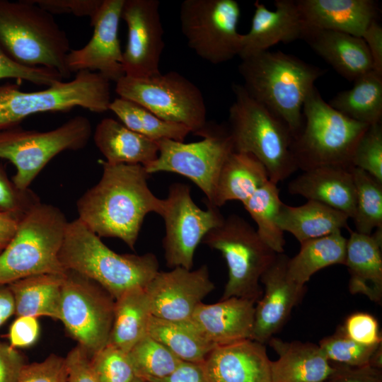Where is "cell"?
<instances>
[{
	"mask_svg": "<svg viewBox=\"0 0 382 382\" xmlns=\"http://www.w3.org/2000/svg\"><path fill=\"white\" fill-rule=\"evenodd\" d=\"M202 368L207 382H272L265 344L250 339L216 346Z\"/></svg>",
	"mask_w": 382,
	"mask_h": 382,
	"instance_id": "cell-20",
	"label": "cell"
},
{
	"mask_svg": "<svg viewBox=\"0 0 382 382\" xmlns=\"http://www.w3.org/2000/svg\"><path fill=\"white\" fill-rule=\"evenodd\" d=\"M147 334L183 361L202 364L216 347L190 320L173 321L152 316Z\"/></svg>",
	"mask_w": 382,
	"mask_h": 382,
	"instance_id": "cell-35",
	"label": "cell"
},
{
	"mask_svg": "<svg viewBox=\"0 0 382 382\" xmlns=\"http://www.w3.org/2000/svg\"><path fill=\"white\" fill-rule=\"evenodd\" d=\"M267 342L279 355L270 361L272 382H324L335 371L318 345L274 337Z\"/></svg>",
	"mask_w": 382,
	"mask_h": 382,
	"instance_id": "cell-26",
	"label": "cell"
},
{
	"mask_svg": "<svg viewBox=\"0 0 382 382\" xmlns=\"http://www.w3.org/2000/svg\"><path fill=\"white\" fill-rule=\"evenodd\" d=\"M352 168L320 166L303 171L289 183L287 191L307 200L326 204L352 219L356 198Z\"/></svg>",
	"mask_w": 382,
	"mask_h": 382,
	"instance_id": "cell-23",
	"label": "cell"
},
{
	"mask_svg": "<svg viewBox=\"0 0 382 382\" xmlns=\"http://www.w3.org/2000/svg\"><path fill=\"white\" fill-rule=\"evenodd\" d=\"M102 164L99 182L77 200L78 219L100 238H120L134 250L145 216H161L163 199L150 190L142 165Z\"/></svg>",
	"mask_w": 382,
	"mask_h": 382,
	"instance_id": "cell-1",
	"label": "cell"
},
{
	"mask_svg": "<svg viewBox=\"0 0 382 382\" xmlns=\"http://www.w3.org/2000/svg\"><path fill=\"white\" fill-rule=\"evenodd\" d=\"M301 40L349 81L354 82L374 70L371 55L361 37L306 25Z\"/></svg>",
	"mask_w": 382,
	"mask_h": 382,
	"instance_id": "cell-24",
	"label": "cell"
},
{
	"mask_svg": "<svg viewBox=\"0 0 382 382\" xmlns=\"http://www.w3.org/2000/svg\"><path fill=\"white\" fill-rule=\"evenodd\" d=\"M282 201L277 184L270 180L257 189L243 205L257 225L260 239L274 253H284V231L277 224V216Z\"/></svg>",
	"mask_w": 382,
	"mask_h": 382,
	"instance_id": "cell-36",
	"label": "cell"
},
{
	"mask_svg": "<svg viewBox=\"0 0 382 382\" xmlns=\"http://www.w3.org/2000/svg\"><path fill=\"white\" fill-rule=\"evenodd\" d=\"M352 165L382 183L381 122L369 125L362 134L354 149Z\"/></svg>",
	"mask_w": 382,
	"mask_h": 382,
	"instance_id": "cell-42",
	"label": "cell"
},
{
	"mask_svg": "<svg viewBox=\"0 0 382 382\" xmlns=\"http://www.w3.org/2000/svg\"><path fill=\"white\" fill-rule=\"evenodd\" d=\"M91 134L90 120L83 115L47 132L16 127L0 130V158L14 165L12 182L18 190H26L52 158L64 151L84 148Z\"/></svg>",
	"mask_w": 382,
	"mask_h": 382,
	"instance_id": "cell-10",
	"label": "cell"
},
{
	"mask_svg": "<svg viewBox=\"0 0 382 382\" xmlns=\"http://www.w3.org/2000/svg\"><path fill=\"white\" fill-rule=\"evenodd\" d=\"M275 9L269 10L256 1L249 31L243 34L238 56L241 59L279 42L289 43L301 40L306 28L296 0H276Z\"/></svg>",
	"mask_w": 382,
	"mask_h": 382,
	"instance_id": "cell-21",
	"label": "cell"
},
{
	"mask_svg": "<svg viewBox=\"0 0 382 382\" xmlns=\"http://www.w3.org/2000/svg\"><path fill=\"white\" fill-rule=\"evenodd\" d=\"M268 180L267 170L257 158L233 151L219 173L211 204L219 208L233 200L243 204Z\"/></svg>",
	"mask_w": 382,
	"mask_h": 382,
	"instance_id": "cell-29",
	"label": "cell"
},
{
	"mask_svg": "<svg viewBox=\"0 0 382 382\" xmlns=\"http://www.w3.org/2000/svg\"><path fill=\"white\" fill-rule=\"evenodd\" d=\"M365 345L351 339L342 325L334 334L322 339L318 345L331 362L351 367L369 364L371 358L381 345Z\"/></svg>",
	"mask_w": 382,
	"mask_h": 382,
	"instance_id": "cell-40",
	"label": "cell"
},
{
	"mask_svg": "<svg viewBox=\"0 0 382 382\" xmlns=\"http://www.w3.org/2000/svg\"><path fill=\"white\" fill-rule=\"evenodd\" d=\"M51 14L69 13L78 17L94 18L103 0H31Z\"/></svg>",
	"mask_w": 382,
	"mask_h": 382,
	"instance_id": "cell-47",
	"label": "cell"
},
{
	"mask_svg": "<svg viewBox=\"0 0 382 382\" xmlns=\"http://www.w3.org/2000/svg\"><path fill=\"white\" fill-rule=\"evenodd\" d=\"M65 358L67 382H98L91 366L90 356L81 347L77 345Z\"/></svg>",
	"mask_w": 382,
	"mask_h": 382,
	"instance_id": "cell-48",
	"label": "cell"
},
{
	"mask_svg": "<svg viewBox=\"0 0 382 382\" xmlns=\"http://www.w3.org/2000/svg\"><path fill=\"white\" fill-rule=\"evenodd\" d=\"M109 110L129 129L155 141L167 139L184 142L191 132L186 126L162 120L143 106L120 97L111 101Z\"/></svg>",
	"mask_w": 382,
	"mask_h": 382,
	"instance_id": "cell-37",
	"label": "cell"
},
{
	"mask_svg": "<svg viewBox=\"0 0 382 382\" xmlns=\"http://www.w3.org/2000/svg\"><path fill=\"white\" fill-rule=\"evenodd\" d=\"M235 100L228 110V129L233 151L253 155L265 166L269 180L278 184L296 172L286 125L250 97L243 85L233 83Z\"/></svg>",
	"mask_w": 382,
	"mask_h": 382,
	"instance_id": "cell-6",
	"label": "cell"
},
{
	"mask_svg": "<svg viewBox=\"0 0 382 382\" xmlns=\"http://www.w3.org/2000/svg\"><path fill=\"white\" fill-rule=\"evenodd\" d=\"M202 243L219 251L226 262L228 278L221 299L261 298L260 278L277 253L258 236L256 230L241 216L233 214L210 230Z\"/></svg>",
	"mask_w": 382,
	"mask_h": 382,
	"instance_id": "cell-9",
	"label": "cell"
},
{
	"mask_svg": "<svg viewBox=\"0 0 382 382\" xmlns=\"http://www.w3.org/2000/svg\"><path fill=\"white\" fill-rule=\"evenodd\" d=\"M235 0H185L180 4L181 30L189 47L199 57L219 64L238 56L243 34Z\"/></svg>",
	"mask_w": 382,
	"mask_h": 382,
	"instance_id": "cell-14",
	"label": "cell"
},
{
	"mask_svg": "<svg viewBox=\"0 0 382 382\" xmlns=\"http://www.w3.org/2000/svg\"><path fill=\"white\" fill-rule=\"evenodd\" d=\"M57 207L38 202L21 218L0 254V285L42 274H64L59 252L68 224Z\"/></svg>",
	"mask_w": 382,
	"mask_h": 382,
	"instance_id": "cell-7",
	"label": "cell"
},
{
	"mask_svg": "<svg viewBox=\"0 0 382 382\" xmlns=\"http://www.w3.org/2000/svg\"><path fill=\"white\" fill-rule=\"evenodd\" d=\"M296 4L306 26L361 37L378 13L373 0H296Z\"/></svg>",
	"mask_w": 382,
	"mask_h": 382,
	"instance_id": "cell-25",
	"label": "cell"
},
{
	"mask_svg": "<svg viewBox=\"0 0 382 382\" xmlns=\"http://www.w3.org/2000/svg\"><path fill=\"white\" fill-rule=\"evenodd\" d=\"M25 364L23 356L16 348L0 342V382H17Z\"/></svg>",
	"mask_w": 382,
	"mask_h": 382,
	"instance_id": "cell-50",
	"label": "cell"
},
{
	"mask_svg": "<svg viewBox=\"0 0 382 382\" xmlns=\"http://www.w3.org/2000/svg\"><path fill=\"white\" fill-rule=\"evenodd\" d=\"M125 0H103L91 25L93 33L88 42L69 51L66 65L70 73L97 72L115 83L125 76L119 39V24Z\"/></svg>",
	"mask_w": 382,
	"mask_h": 382,
	"instance_id": "cell-17",
	"label": "cell"
},
{
	"mask_svg": "<svg viewBox=\"0 0 382 382\" xmlns=\"http://www.w3.org/2000/svg\"><path fill=\"white\" fill-rule=\"evenodd\" d=\"M59 257L65 270L94 281L115 300L131 289L145 288L159 271L154 253H117L78 218L68 222Z\"/></svg>",
	"mask_w": 382,
	"mask_h": 382,
	"instance_id": "cell-3",
	"label": "cell"
},
{
	"mask_svg": "<svg viewBox=\"0 0 382 382\" xmlns=\"http://www.w3.org/2000/svg\"><path fill=\"white\" fill-rule=\"evenodd\" d=\"M13 315L15 305L12 293L8 285H0V327Z\"/></svg>",
	"mask_w": 382,
	"mask_h": 382,
	"instance_id": "cell-55",
	"label": "cell"
},
{
	"mask_svg": "<svg viewBox=\"0 0 382 382\" xmlns=\"http://www.w3.org/2000/svg\"><path fill=\"white\" fill-rule=\"evenodd\" d=\"M382 228L371 234L351 231L347 240L345 265L349 273V289L378 304L382 303Z\"/></svg>",
	"mask_w": 382,
	"mask_h": 382,
	"instance_id": "cell-27",
	"label": "cell"
},
{
	"mask_svg": "<svg viewBox=\"0 0 382 382\" xmlns=\"http://www.w3.org/2000/svg\"><path fill=\"white\" fill-rule=\"evenodd\" d=\"M324 382H330L329 381H324Z\"/></svg>",
	"mask_w": 382,
	"mask_h": 382,
	"instance_id": "cell-58",
	"label": "cell"
},
{
	"mask_svg": "<svg viewBox=\"0 0 382 382\" xmlns=\"http://www.w3.org/2000/svg\"><path fill=\"white\" fill-rule=\"evenodd\" d=\"M355 185V210L352 220L355 231L371 234L382 228V183L368 173L353 167Z\"/></svg>",
	"mask_w": 382,
	"mask_h": 382,
	"instance_id": "cell-38",
	"label": "cell"
},
{
	"mask_svg": "<svg viewBox=\"0 0 382 382\" xmlns=\"http://www.w3.org/2000/svg\"><path fill=\"white\" fill-rule=\"evenodd\" d=\"M215 289L207 265L158 271L145 287L152 315L173 321L188 320L202 300Z\"/></svg>",
	"mask_w": 382,
	"mask_h": 382,
	"instance_id": "cell-18",
	"label": "cell"
},
{
	"mask_svg": "<svg viewBox=\"0 0 382 382\" xmlns=\"http://www.w3.org/2000/svg\"><path fill=\"white\" fill-rule=\"evenodd\" d=\"M132 382H143V381L140 378L136 376Z\"/></svg>",
	"mask_w": 382,
	"mask_h": 382,
	"instance_id": "cell-57",
	"label": "cell"
},
{
	"mask_svg": "<svg viewBox=\"0 0 382 382\" xmlns=\"http://www.w3.org/2000/svg\"><path fill=\"white\" fill-rule=\"evenodd\" d=\"M21 217L0 209V254L14 236Z\"/></svg>",
	"mask_w": 382,
	"mask_h": 382,
	"instance_id": "cell-54",
	"label": "cell"
},
{
	"mask_svg": "<svg viewBox=\"0 0 382 382\" xmlns=\"http://www.w3.org/2000/svg\"><path fill=\"white\" fill-rule=\"evenodd\" d=\"M39 332L37 318L17 316L8 331L10 345L14 348L30 346L37 340Z\"/></svg>",
	"mask_w": 382,
	"mask_h": 382,
	"instance_id": "cell-49",
	"label": "cell"
},
{
	"mask_svg": "<svg viewBox=\"0 0 382 382\" xmlns=\"http://www.w3.org/2000/svg\"><path fill=\"white\" fill-rule=\"evenodd\" d=\"M16 79L49 87L62 81L61 74L43 66H27L11 59L0 47V79Z\"/></svg>",
	"mask_w": 382,
	"mask_h": 382,
	"instance_id": "cell-43",
	"label": "cell"
},
{
	"mask_svg": "<svg viewBox=\"0 0 382 382\" xmlns=\"http://www.w3.org/2000/svg\"><path fill=\"white\" fill-rule=\"evenodd\" d=\"M204 139L196 142L161 139L158 141L157 158L144 168L148 174L169 172L192 180L212 202L221 168L233 145L228 127L207 123L197 134Z\"/></svg>",
	"mask_w": 382,
	"mask_h": 382,
	"instance_id": "cell-12",
	"label": "cell"
},
{
	"mask_svg": "<svg viewBox=\"0 0 382 382\" xmlns=\"http://www.w3.org/2000/svg\"><path fill=\"white\" fill-rule=\"evenodd\" d=\"M90 363L98 382H132L136 377L128 352L110 345L90 357Z\"/></svg>",
	"mask_w": 382,
	"mask_h": 382,
	"instance_id": "cell-41",
	"label": "cell"
},
{
	"mask_svg": "<svg viewBox=\"0 0 382 382\" xmlns=\"http://www.w3.org/2000/svg\"><path fill=\"white\" fill-rule=\"evenodd\" d=\"M204 203L206 209L195 203L186 184L175 183L169 186L161 216L165 223L163 248L168 267L192 270L198 245L210 230L223 221L219 208L207 200Z\"/></svg>",
	"mask_w": 382,
	"mask_h": 382,
	"instance_id": "cell-15",
	"label": "cell"
},
{
	"mask_svg": "<svg viewBox=\"0 0 382 382\" xmlns=\"http://www.w3.org/2000/svg\"><path fill=\"white\" fill-rule=\"evenodd\" d=\"M369 126L334 109L315 86L303 103L301 128L292 137L291 151L298 170L352 168L354 149Z\"/></svg>",
	"mask_w": 382,
	"mask_h": 382,
	"instance_id": "cell-5",
	"label": "cell"
},
{
	"mask_svg": "<svg viewBox=\"0 0 382 382\" xmlns=\"http://www.w3.org/2000/svg\"><path fill=\"white\" fill-rule=\"evenodd\" d=\"M349 217L345 213L323 203L307 200L293 207L282 202L277 224L282 231L293 235L300 243L323 237L342 228H348Z\"/></svg>",
	"mask_w": 382,
	"mask_h": 382,
	"instance_id": "cell-30",
	"label": "cell"
},
{
	"mask_svg": "<svg viewBox=\"0 0 382 382\" xmlns=\"http://www.w3.org/2000/svg\"><path fill=\"white\" fill-rule=\"evenodd\" d=\"M115 301L98 283L76 272L66 271L59 320L70 336L90 357L108 344Z\"/></svg>",
	"mask_w": 382,
	"mask_h": 382,
	"instance_id": "cell-13",
	"label": "cell"
},
{
	"mask_svg": "<svg viewBox=\"0 0 382 382\" xmlns=\"http://www.w3.org/2000/svg\"><path fill=\"white\" fill-rule=\"evenodd\" d=\"M158 0H125L121 19L127 24V42L122 53L125 76L147 78L161 74L163 28Z\"/></svg>",
	"mask_w": 382,
	"mask_h": 382,
	"instance_id": "cell-16",
	"label": "cell"
},
{
	"mask_svg": "<svg viewBox=\"0 0 382 382\" xmlns=\"http://www.w3.org/2000/svg\"><path fill=\"white\" fill-rule=\"evenodd\" d=\"M110 81L97 72L81 71L67 82L25 92L16 85L0 86V130L17 127L24 119L46 112H66L76 107L101 113L111 103Z\"/></svg>",
	"mask_w": 382,
	"mask_h": 382,
	"instance_id": "cell-8",
	"label": "cell"
},
{
	"mask_svg": "<svg viewBox=\"0 0 382 382\" xmlns=\"http://www.w3.org/2000/svg\"><path fill=\"white\" fill-rule=\"evenodd\" d=\"M64 274L33 275L8 284L13 297L15 315L59 320Z\"/></svg>",
	"mask_w": 382,
	"mask_h": 382,
	"instance_id": "cell-31",
	"label": "cell"
},
{
	"mask_svg": "<svg viewBox=\"0 0 382 382\" xmlns=\"http://www.w3.org/2000/svg\"><path fill=\"white\" fill-rule=\"evenodd\" d=\"M342 326L347 335L359 343L365 345L382 343L378 321L369 313L352 314L346 319Z\"/></svg>",
	"mask_w": 382,
	"mask_h": 382,
	"instance_id": "cell-46",
	"label": "cell"
},
{
	"mask_svg": "<svg viewBox=\"0 0 382 382\" xmlns=\"http://www.w3.org/2000/svg\"><path fill=\"white\" fill-rule=\"evenodd\" d=\"M364 40L373 62V69L382 74V27L374 20L363 33Z\"/></svg>",
	"mask_w": 382,
	"mask_h": 382,
	"instance_id": "cell-53",
	"label": "cell"
},
{
	"mask_svg": "<svg viewBox=\"0 0 382 382\" xmlns=\"http://www.w3.org/2000/svg\"><path fill=\"white\" fill-rule=\"evenodd\" d=\"M347 240L339 231L300 243L299 253L287 260L288 278L305 286L318 271L333 265H345Z\"/></svg>",
	"mask_w": 382,
	"mask_h": 382,
	"instance_id": "cell-33",
	"label": "cell"
},
{
	"mask_svg": "<svg viewBox=\"0 0 382 382\" xmlns=\"http://www.w3.org/2000/svg\"><path fill=\"white\" fill-rule=\"evenodd\" d=\"M255 303L238 297L221 299L212 304L201 303L190 320L216 346L251 340Z\"/></svg>",
	"mask_w": 382,
	"mask_h": 382,
	"instance_id": "cell-22",
	"label": "cell"
},
{
	"mask_svg": "<svg viewBox=\"0 0 382 382\" xmlns=\"http://www.w3.org/2000/svg\"><path fill=\"white\" fill-rule=\"evenodd\" d=\"M0 47L21 64L52 69L63 79L71 75L66 32L52 14L31 0H0Z\"/></svg>",
	"mask_w": 382,
	"mask_h": 382,
	"instance_id": "cell-4",
	"label": "cell"
},
{
	"mask_svg": "<svg viewBox=\"0 0 382 382\" xmlns=\"http://www.w3.org/2000/svg\"><path fill=\"white\" fill-rule=\"evenodd\" d=\"M238 71L248 95L281 119L293 137L302 124L303 103L326 69L281 51L266 50L241 59Z\"/></svg>",
	"mask_w": 382,
	"mask_h": 382,
	"instance_id": "cell-2",
	"label": "cell"
},
{
	"mask_svg": "<svg viewBox=\"0 0 382 382\" xmlns=\"http://www.w3.org/2000/svg\"><path fill=\"white\" fill-rule=\"evenodd\" d=\"M30 190H18L0 168V209L23 216L33 206L40 202Z\"/></svg>",
	"mask_w": 382,
	"mask_h": 382,
	"instance_id": "cell-45",
	"label": "cell"
},
{
	"mask_svg": "<svg viewBox=\"0 0 382 382\" xmlns=\"http://www.w3.org/2000/svg\"><path fill=\"white\" fill-rule=\"evenodd\" d=\"M135 376L142 381L170 374L183 361L160 342L148 334L129 351Z\"/></svg>",
	"mask_w": 382,
	"mask_h": 382,
	"instance_id": "cell-39",
	"label": "cell"
},
{
	"mask_svg": "<svg viewBox=\"0 0 382 382\" xmlns=\"http://www.w3.org/2000/svg\"><path fill=\"white\" fill-rule=\"evenodd\" d=\"M355 121L371 125L381 122L382 74L371 70L354 81L352 88L337 93L328 103Z\"/></svg>",
	"mask_w": 382,
	"mask_h": 382,
	"instance_id": "cell-34",
	"label": "cell"
},
{
	"mask_svg": "<svg viewBox=\"0 0 382 382\" xmlns=\"http://www.w3.org/2000/svg\"><path fill=\"white\" fill-rule=\"evenodd\" d=\"M145 288H135L115 299L114 318L107 345L125 352L147 334L152 317Z\"/></svg>",
	"mask_w": 382,
	"mask_h": 382,
	"instance_id": "cell-32",
	"label": "cell"
},
{
	"mask_svg": "<svg viewBox=\"0 0 382 382\" xmlns=\"http://www.w3.org/2000/svg\"><path fill=\"white\" fill-rule=\"evenodd\" d=\"M143 382H207L202 364L182 361L169 375L163 378H149Z\"/></svg>",
	"mask_w": 382,
	"mask_h": 382,
	"instance_id": "cell-52",
	"label": "cell"
},
{
	"mask_svg": "<svg viewBox=\"0 0 382 382\" xmlns=\"http://www.w3.org/2000/svg\"><path fill=\"white\" fill-rule=\"evenodd\" d=\"M67 380L66 358L52 354L43 361L25 364L17 382H67Z\"/></svg>",
	"mask_w": 382,
	"mask_h": 382,
	"instance_id": "cell-44",
	"label": "cell"
},
{
	"mask_svg": "<svg viewBox=\"0 0 382 382\" xmlns=\"http://www.w3.org/2000/svg\"><path fill=\"white\" fill-rule=\"evenodd\" d=\"M115 92L162 120L186 126L195 135L207 124L201 91L177 71L147 78L124 76L116 82Z\"/></svg>",
	"mask_w": 382,
	"mask_h": 382,
	"instance_id": "cell-11",
	"label": "cell"
},
{
	"mask_svg": "<svg viewBox=\"0 0 382 382\" xmlns=\"http://www.w3.org/2000/svg\"><path fill=\"white\" fill-rule=\"evenodd\" d=\"M330 382H382V371L369 365L351 367L335 364Z\"/></svg>",
	"mask_w": 382,
	"mask_h": 382,
	"instance_id": "cell-51",
	"label": "cell"
},
{
	"mask_svg": "<svg viewBox=\"0 0 382 382\" xmlns=\"http://www.w3.org/2000/svg\"><path fill=\"white\" fill-rule=\"evenodd\" d=\"M93 140L109 164H140L144 167L158 154V141L135 132L113 118L103 119Z\"/></svg>",
	"mask_w": 382,
	"mask_h": 382,
	"instance_id": "cell-28",
	"label": "cell"
},
{
	"mask_svg": "<svg viewBox=\"0 0 382 382\" xmlns=\"http://www.w3.org/2000/svg\"><path fill=\"white\" fill-rule=\"evenodd\" d=\"M369 366L382 371V343L374 352Z\"/></svg>",
	"mask_w": 382,
	"mask_h": 382,
	"instance_id": "cell-56",
	"label": "cell"
},
{
	"mask_svg": "<svg viewBox=\"0 0 382 382\" xmlns=\"http://www.w3.org/2000/svg\"><path fill=\"white\" fill-rule=\"evenodd\" d=\"M289 257L277 254L260 278L264 288L255 307L251 340L267 342L287 320L294 307L300 301L306 286L291 281L286 274Z\"/></svg>",
	"mask_w": 382,
	"mask_h": 382,
	"instance_id": "cell-19",
	"label": "cell"
}]
</instances>
